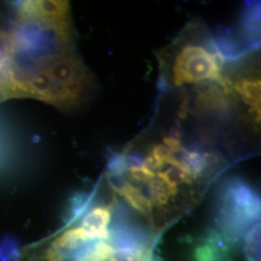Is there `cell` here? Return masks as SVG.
Masks as SVG:
<instances>
[{
    "label": "cell",
    "mask_w": 261,
    "mask_h": 261,
    "mask_svg": "<svg viewBox=\"0 0 261 261\" xmlns=\"http://www.w3.org/2000/svg\"><path fill=\"white\" fill-rule=\"evenodd\" d=\"M110 236L94 238L81 225L74 226L32 249L21 261H149L147 251L118 250Z\"/></svg>",
    "instance_id": "obj_2"
},
{
    "label": "cell",
    "mask_w": 261,
    "mask_h": 261,
    "mask_svg": "<svg viewBox=\"0 0 261 261\" xmlns=\"http://www.w3.org/2000/svg\"><path fill=\"white\" fill-rule=\"evenodd\" d=\"M217 165L213 153L186 149L171 135L150 145L147 155L132 145L113 159L111 182L134 209L162 228L196 203Z\"/></svg>",
    "instance_id": "obj_1"
},
{
    "label": "cell",
    "mask_w": 261,
    "mask_h": 261,
    "mask_svg": "<svg viewBox=\"0 0 261 261\" xmlns=\"http://www.w3.org/2000/svg\"><path fill=\"white\" fill-rule=\"evenodd\" d=\"M17 55V43L14 28H0V79L7 72Z\"/></svg>",
    "instance_id": "obj_5"
},
{
    "label": "cell",
    "mask_w": 261,
    "mask_h": 261,
    "mask_svg": "<svg viewBox=\"0 0 261 261\" xmlns=\"http://www.w3.org/2000/svg\"><path fill=\"white\" fill-rule=\"evenodd\" d=\"M224 57L214 44L186 42L178 47L170 66L171 83L175 86L185 84H222L224 75Z\"/></svg>",
    "instance_id": "obj_3"
},
{
    "label": "cell",
    "mask_w": 261,
    "mask_h": 261,
    "mask_svg": "<svg viewBox=\"0 0 261 261\" xmlns=\"http://www.w3.org/2000/svg\"><path fill=\"white\" fill-rule=\"evenodd\" d=\"M227 79L234 95L241 97L243 102L250 107V115L258 125L260 122V80L253 75H238L235 79L227 76Z\"/></svg>",
    "instance_id": "obj_4"
}]
</instances>
